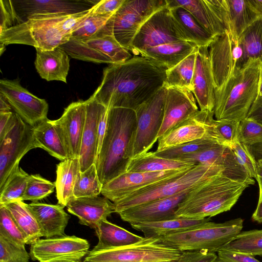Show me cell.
<instances>
[{"label":"cell","instance_id":"cell-51","mask_svg":"<svg viewBox=\"0 0 262 262\" xmlns=\"http://www.w3.org/2000/svg\"><path fill=\"white\" fill-rule=\"evenodd\" d=\"M238 162L244 168L249 177L256 179V160L248 146L239 142L231 148Z\"/></svg>","mask_w":262,"mask_h":262},{"label":"cell","instance_id":"cell-60","mask_svg":"<svg viewBox=\"0 0 262 262\" xmlns=\"http://www.w3.org/2000/svg\"><path fill=\"white\" fill-rule=\"evenodd\" d=\"M248 147L256 160H262V143Z\"/></svg>","mask_w":262,"mask_h":262},{"label":"cell","instance_id":"cell-46","mask_svg":"<svg viewBox=\"0 0 262 262\" xmlns=\"http://www.w3.org/2000/svg\"><path fill=\"white\" fill-rule=\"evenodd\" d=\"M217 144L210 139H201L187 142L161 151H154L157 156L177 160L181 157L192 154Z\"/></svg>","mask_w":262,"mask_h":262},{"label":"cell","instance_id":"cell-28","mask_svg":"<svg viewBox=\"0 0 262 262\" xmlns=\"http://www.w3.org/2000/svg\"><path fill=\"white\" fill-rule=\"evenodd\" d=\"M34 64L40 77L48 81L56 80L67 83L70 69V58L59 47L50 50L36 49Z\"/></svg>","mask_w":262,"mask_h":262},{"label":"cell","instance_id":"cell-13","mask_svg":"<svg viewBox=\"0 0 262 262\" xmlns=\"http://www.w3.org/2000/svg\"><path fill=\"white\" fill-rule=\"evenodd\" d=\"M178 41L186 40L177 27L170 8L166 6L155 13L143 24L134 37L130 51L138 55L150 48Z\"/></svg>","mask_w":262,"mask_h":262},{"label":"cell","instance_id":"cell-2","mask_svg":"<svg viewBox=\"0 0 262 262\" xmlns=\"http://www.w3.org/2000/svg\"><path fill=\"white\" fill-rule=\"evenodd\" d=\"M136 127L134 110L109 108L105 135L95 163L102 185L126 172Z\"/></svg>","mask_w":262,"mask_h":262},{"label":"cell","instance_id":"cell-53","mask_svg":"<svg viewBox=\"0 0 262 262\" xmlns=\"http://www.w3.org/2000/svg\"><path fill=\"white\" fill-rule=\"evenodd\" d=\"M215 262H261L254 256L233 251L219 250Z\"/></svg>","mask_w":262,"mask_h":262},{"label":"cell","instance_id":"cell-50","mask_svg":"<svg viewBox=\"0 0 262 262\" xmlns=\"http://www.w3.org/2000/svg\"><path fill=\"white\" fill-rule=\"evenodd\" d=\"M25 247L17 245L0 235V262H29Z\"/></svg>","mask_w":262,"mask_h":262},{"label":"cell","instance_id":"cell-64","mask_svg":"<svg viewBox=\"0 0 262 262\" xmlns=\"http://www.w3.org/2000/svg\"><path fill=\"white\" fill-rule=\"evenodd\" d=\"M258 93V96H262V63L260 69Z\"/></svg>","mask_w":262,"mask_h":262},{"label":"cell","instance_id":"cell-57","mask_svg":"<svg viewBox=\"0 0 262 262\" xmlns=\"http://www.w3.org/2000/svg\"><path fill=\"white\" fill-rule=\"evenodd\" d=\"M15 113H0V141H2L15 123Z\"/></svg>","mask_w":262,"mask_h":262},{"label":"cell","instance_id":"cell-16","mask_svg":"<svg viewBox=\"0 0 262 262\" xmlns=\"http://www.w3.org/2000/svg\"><path fill=\"white\" fill-rule=\"evenodd\" d=\"M0 95L16 114L32 127L47 119L49 105L21 86L18 79L0 80Z\"/></svg>","mask_w":262,"mask_h":262},{"label":"cell","instance_id":"cell-8","mask_svg":"<svg viewBox=\"0 0 262 262\" xmlns=\"http://www.w3.org/2000/svg\"><path fill=\"white\" fill-rule=\"evenodd\" d=\"M113 16L105 27L95 35L82 39L71 37L67 42L59 47L71 57L83 61L110 64L126 61L132 55L114 36Z\"/></svg>","mask_w":262,"mask_h":262},{"label":"cell","instance_id":"cell-26","mask_svg":"<svg viewBox=\"0 0 262 262\" xmlns=\"http://www.w3.org/2000/svg\"><path fill=\"white\" fill-rule=\"evenodd\" d=\"M40 229L42 237L52 238L65 235L70 215L60 204L32 202L27 204Z\"/></svg>","mask_w":262,"mask_h":262},{"label":"cell","instance_id":"cell-31","mask_svg":"<svg viewBox=\"0 0 262 262\" xmlns=\"http://www.w3.org/2000/svg\"><path fill=\"white\" fill-rule=\"evenodd\" d=\"M172 17L187 41L198 47H209L215 37L207 32L186 9L181 7H168Z\"/></svg>","mask_w":262,"mask_h":262},{"label":"cell","instance_id":"cell-27","mask_svg":"<svg viewBox=\"0 0 262 262\" xmlns=\"http://www.w3.org/2000/svg\"><path fill=\"white\" fill-rule=\"evenodd\" d=\"M85 102L86 120L78 158L81 172L95 163L98 153V123L101 105L91 97Z\"/></svg>","mask_w":262,"mask_h":262},{"label":"cell","instance_id":"cell-38","mask_svg":"<svg viewBox=\"0 0 262 262\" xmlns=\"http://www.w3.org/2000/svg\"><path fill=\"white\" fill-rule=\"evenodd\" d=\"M34 136L40 148L62 161L69 158L66 149L52 120L48 118L33 127Z\"/></svg>","mask_w":262,"mask_h":262},{"label":"cell","instance_id":"cell-63","mask_svg":"<svg viewBox=\"0 0 262 262\" xmlns=\"http://www.w3.org/2000/svg\"><path fill=\"white\" fill-rule=\"evenodd\" d=\"M256 180H259L262 182V160H256Z\"/></svg>","mask_w":262,"mask_h":262},{"label":"cell","instance_id":"cell-9","mask_svg":"<svg viewBox=\"0 0 262 262\" xmlns=\"http://www.w3.org/2000/svg\"><path fill=\"white\" fill-rule=\"evenodd\" d=\"M181 252L159 238H144L122 247L90 250L82 262H174Z\"/></svg>","mask_w":262,"mask_h":262},{"label":"cell","instance_id":"cell-59","mask_svg":"<svg viewBox=\"0 0 262 262\" xmlns=\"http://www.w3.org/2000/svg\"><path fill=\"white\" fill-rule=\"evenodd\" d=\"M259 185V198L256 208L252 214L251 219L253 221L258 223H262V182L257 180Z\"/></svg>","mask_w":262,"mask_h":262},{"label":"cell","instance_id":"cell-29","mask_svg":"<svg viewBox=\"0 0 262 262\" xmlns=\"http://www.w3.org/2000/svg\"><path fill=\"white\" fill-rule=\"evenodd\" d=\"M198 48L192 42L178 41L150 48L140 52L138 55L168 70L177 66Z\"/></svg>","mask_w":262,"mask_h":262},{"label":"cell","instance_id":"cell-21","mask_svg":"<svg viewBox=\"0 0 262 262\" xmlns=\"http://www.w3.org/2000/svg\"><path fill=\"white\" fill-rule=\"evenodd\" d=\"M209 54L215 90L220 89L228 80L235 68L242 53L227 31L215 37L209 47Z\"/></svg>","mask_w":262,"mask_h":262},{"label":"cell","instance_id":"cell-4","mask_svg":"<svg viewBox=\"0 0 262 262\" xmlns=\"http://www.w3.org/2000/svg\"><path fill=\"white\" fill-rule=\"evenodd\" d=\"M223 173L193 187L179 205L176 215L202 220L230 210L251 184L230 179Z\"/></svg>","mask_w":262,"mask_h":262},{"label":"cell","instance_id":"cell-10","mask_svg":"<svg viewBox=\"0 0 262 262\" xmlns=\"http://www.w3.org/2000/svg\"><path fill=\"white\" fill-rule=\"evenodd\" d=\"M166 93V88L164 86L135 111L137 127L130 150V159L148 152L158 140Z\"/></svg>","mask_w":262,"mask_h":262},{"label":"cell","instance_id":"cell-32","mask_svg":"<svg viewBox=\"0 0 262 262\" xmlns=\"http://www.w3.org/2000/svg\"><path fill=\"white\" fill-rule=\"evenodd\" d=\"M94 230L98 238L97 244L93 248L95 250L130 245L144 238L107 220L101 221Z\"/></svg>","mask_w":262,"mask_h":262},{"label":"cell","instance_id":"cell-44","mask_svg":"<svg viewBox=\"0 0 262 262\" xmlns=\"http://www.w3.org/2000/svg\"><path fill=\"white\" fill-rule=\"evenodd\" d=\"M114 14L107 15L93 14L91 13V9L90 14L75 27L72 33L71 37L82 39L95 35L105 27Z\"/></svg>","mask_w":262,"mask_h":262},{"label":"cell","instance_id":"cell-14","mask_svg":"<svg viewBox=\"0 0 262 262\" xmlns=\"http://www.w3.org/2000/svg\"><path fill=\"white\" fill-rule=\"evenodd\" d=\"M31 259L39 262H82L90 244L75 235L40 238L30 245Z\"/></svg>","mask_w":262,"mask_h":262},{"label":"cell","instance_id":"cell-18","mask_svg":"<svg viewBox=\"0 0 262 262\" xmlns=\"http://www.w3.org/2000/svg\"><path fill=\"white\" fill-rule=\"evenodd\" d=\"M15 25L34 14H73L89 10L99 1L27 0L10 1Z\"/></svg>","mask_w":262,"mask_h":262},{"label":"cell","instance_id":"cell-24","mask_svg":"<svg viewBox=\"0 0 262 262\" xmlns=\"http://www.w3.org/2000/svg\"><path fill=\"white\" fill-rule=\"evenodd\" d=\"M208 47H198L192 79V91L201 111H213L215 88Z\"/></svg>","mask_w":262,"mask_h":262},{"label":"cell","instance_id":"cell-55","mask_svg":"<svg viewBox=\"0 0 262 262\" xmlns=\"http://www.w3.org/2000/svg\"><path fill=\"white\" fill-rule=\"evenodd\" d=\"M125 0H100L91 8V13L96 15L114 14Z\"/></svg>","mask_w":262,"mask_h":262},{"label":"cell","instance_id":"cell-37","mask_svg":"<svg viewBox=\"0 0 262 262\" xmlns=\"http://www.w3.org/2000/svg\"><path fill=\"white\" fill-rule=\"evenodd\" d=\"M1 205L6 208L22 232L26 245H31L42 237L36 219L23 201L18 200Z\"/></svg>","mask_w":262,"mask_h":262},{"label":"cell","instance_id":"cell-1","mask_svg":"<svg viewBox=\"0 0 262 262\" xmlns=\"http://www.w3.org/2000/svg\"><path fill=\"white\" fill-rule=\"evenodd\" d=\"M166 70L138 55L110 64L104 69L101 82L91 97L108 108L135 111L164 86Z\"/></svg>","mask_w":262,"mask_h":262},{"label":"cell","instance_id":"cell-54","mask_svg":"<svg viewBox=\"0 0 262 262\" xmlns=\"http://www.w3.org/2000/svg\"><path fill=\"white\" fill-rule=\"evenodd\" d=\"M0 33L15 25V18L10 0H1Z\"/></svg>","mask_w":262,"mask_h":262},{"label":"cell","instance_id":"cell-6","mask_svg":"<svg viewBox=\"0 0 262 262\" xmlns=\"http://www.w3.org/2000/svg\"><path fill=\"white\" fill-rule=\"evenodd\" d=\"M221 167L199 164L168 179L139 189L114 203L115 213L160 199L168 198L191 189L209 178L223 172Z\"/></svg>","mask_w":262,"mask_h":262},{"label":"cell","instance_id":"cell-47","mask_svg":"<svg viewBox=\"0 0 262 262\" xmlns=\"http://www.w3.org/2000/svg\"><path fill=\"white\" fill-rule=\"evenodd\" d=\"M239 122L215 119L214 127L217 144L232 148L239 142Z\"/></svg>","mask_w":262,"mask_h":262},{"label":"cell","instance_id":"cell-34","mask_svg":"<svg viewBox=\"0 0 262 262\" xmlns=\"http://www.w3.org/2000/svg\"><path fill=\"white\" fill-rule=\"evenodd\" d=\"M230 30L233 42L237 44L245 30L260 17L249 0H226Z\"/></svg>","mask_w":262,"mask_h":262},{"label":"cell","instance_id":"cell-12","mask_svg":"<svg viewBox=\"0 0 262 262\" xmlns=\"http://www.w3.org/2000/svg\"><path fill=\"white\" fill-rule=\"evenodd\" d=\"M35 148L40 145L34 136L33 127L16 114L14 124L0 141V189L19 166L22 158Z\"/></svg>","mask_w":262,"mask_h":262},{"label":"cell","instance_id":"cell-48","mask_svg":"<svg viewBox=\"0 0 262 262\" xmlns=\"http://www.w3.org/2000/svg\"><path fill=\"white\" fill-rule=\"evenodd\" d=\"M0 235L12 243L25 247L24 235L6 208L0 205Z\"/></svg>","mask_w":262,"mask_h":262},{"label":"cell","instance_id":"cell-17","mask_svg":"<svg viewBox=\"0 0 262 262\" xmlns=\"http://www.w3.org/2000/svg\"><path fill=\"white\" fill-rule=\"evenodd\" d=\"M167 6L184 8L214 37L229 32L226 0H167Z\"/></svg>","mask_w":262,"mask_h":262},{"label":"cell","instance_id":"cell-7","mask_svg":"<svg viewBox=\"0 0 262 262\" xmlns=\"http://www.w3.org/2000/svg\"><path fill=\"white\" fill-rule=\"evenodd\" d=\"M243 220L232 219L217 223L210 221L199 226L159 238L163 244L181 252L206 250L216 253L242 231Z\"/></svg>","mask_w":262,"mask_h":262},{"label":"cell","instance_id":"cell-22","mask_svg":"<svg viewBox=\"0 0 262 262\" xmlns=\"http://www.w3.org/2000/svg\"><path fill=\"white\" fill-rule=\"evenodd\" d=\"M192 188L171 196L128 208L118 214L123 221L130 224L156 222L176 217V212L179 205Z\"/></svg>","mask_w":262,"mask_h":262},{"label":"cell","instance_id":"cell-30","mask_svg":"<svg viewBox=\"0 0 262 262\" xmlns=\"http://www.w3.org/2000/svg\"><path fill=\"white\" fill-rule=\"evenodd\" d=\"M210 221V218L195 220L176 216L156 222L130 224L134 229L142 232L147 238H159L183 231Z\"/></svg>","mask_w":262,"mask_h":262},{"label":"cell","instance_id":"cell-3","mask_svg":"<svg viewBox=\"0 0 262 262\" xmlns=\"http://www.w3.org/2000/svg\"><path fill=\"white\" fill-rule=\"evenodd\" d=\"M90 9L69 15L34 14L24 22L0 33L1 45L21 44L50 50L67 42Z\"/></svg>","mask_w":262,"mask_h":262},{"label":"cell","instance_id":"cell-23","mask_svg":"<svg viewBox=\"0 0 262 262\" xmlns=\"http://www.w3.org/2000/svg\"><path fill=\"white\" fill-rule=\"evenodd\" d=\"M198 110L191 91L176 87L166 88L163 120L158 139Z\"/></svg>","mask_w":262,"mask_h":262},{"label":"cell","instance_id":"cell-33","mask_svg":"<svg viewBox=\"0 0 262 262\" xmlns=\"http://www.w3.org/2000/svg\"><path fill=\"white\" fill-rule=\"evenodd\" d=\"M79 171L78 158L67 159L56 166V196L58 204L63 207L74 198V186Z\"/></svg>","mask_w":262,"mask_h":262},{"label":"cell","instance_id":"cell-56","mask_svg":"<svg viewBox=\"0 0 262 262\" xmlns=\"http://www.w3.org/2000/svg\"><path fill=\"white\" fill-rule=\"evenodd\" d=\"M108 110L109 108L101 104L98 123L97 155L100 150L106 131Z\"/></svg>","mask_w":262,"mask_h":262},{"label":"cell","instance_id":"cell-5","mask_svg":"<svg viewBox=\"0 0 262 262\" xmlns=\"http://www.w3.org/2000/svg\"><path fill=\"white\" fill-rule=\"evenodd\" d=\"M261 62L252 60L241 69L235 68L227 82L215 92L213 109L216 120L241 122L246 118L259 95Z\"/></svg>","mask_w":262,"mask_h":262},{"label":"cell","instance_id":"cell-20","mask_svg":"<svg viewBox=\"0 0 262 262\" xmlns=\"http://www.w3.org/2000/svg\"><path fill=\"white\" fill-rule=\"evenodd\" d=\"M190 168L157 172H126L103 185L101 194L115 203L139 189L179 174Z\"/></svg>","mask_w":262,"mask_h":262},{"label":"cell","instance_id":"cell-45","mask_svg":"<svg viewBox=\"0 0 262 262\" xmlns=\"http://www.w3.org/2000/svg\"><path fill=\"white\" fill-rule=\"evenodd\" d=\"M55 183L43 178L38 174L29 175L22 201L37 202L52 193Z\"/></svg>","mask_w":262,"mask_h":262},{"label":"cell","instance_id":"cell-15","mask_svg":"<svg viewBox=\"0 0 262 262\" xmlns=\"http://www.w3.org/2000/svg\"><path fill=\"white\" fill-rule=\"evenodd\" d=\"M213 115V111L198 110L158 140L156 151L201 139H210L217 144Z\"/></svg>","mask_w":262,"mask_h":262},{"label":"cell","instance_id":"cell-35","mask_svg":"<svg viewBox=\"0 0 262 262\" xmlns=\"http://www.w3.org/2000/svg\"><path fill=\"white\" fill-rule=\"evenodd\" d=\"M237 44L242 55L236 63V68L241 69L255 60H259L262 63V17L245 30Z\"/></svg>","mask_w":262,"mask_h":262},{"label":"cell","instance_id":"cell-61","mask_svg":"<svg viewBox=\"0 0 262 262\" xmlns=\"http://www.w3.org/2000/svg\"><path fill=\"white\" fill-rule=\"evenodd\" d=\"M12 108L6 99L0 95V113L11 112Z\"/></svg>","mask_w":262,"mask_h":262},{"label":"cell","instance_id":"cell-11","mask_svg":"<svg viewBox=\"0 0 262 262\" xmlns=\"http://www.w3.org/2000/svg\"><path fill=\"white\" fill-rule=\"evenodd\" d=\"M166 6L167 0H125L113 16L115 38L130 51L132 42L143 24Z\"/></svg>","mask_w":262,"mask_h":262},{"label":"cell","instance_id":"cell-62","mask_svg":"<svg viewBox=\"0 0 262 262\" xmlns=\"http://www.w3.org/2000/svg\"><path fill=\"white\" fill-rule=\"evenodd\" d=\"M255 11L262 17V0H249Z\"/></svg>","mask_w":262,"mask_h":262},{"label":"cell","instance_id":"cell-58","mask_svg":"<svg viewBox=\"0 0 262 262\" xmlns=\"http://www.w3.org/2000/svg\"><path fill=\"white\" fill-rule=\"evenodd\" d=\"M246 117L253 119L262 125V96H258L257 97Z\"/></svg>","mask_w":262,"mask_h":262},{"label":"cell","instance_id":"cell-42","mask_svg":"<svg viewBox=\"0 0 262 262\" xmlns=\"http://www.w3.org/2000/svg\"><path fill=\"white\" fill-rule=\"evenodd\" d=\"M29 176L19 166L16 168L0 189V205L22 201Z\"/></svg>","mask_w":262,"mask_h":262},{"label":"cell","instance_id":"cell-25","mask_svg":"<svg viewBox=\"0 0 262 262\" xmlns=\"http://www.w3.org/2000/svg\"><path fill=\"white\" fill-rule=\"evenodd\" d=\"M66 207L69 213L78 218L79 224L94 229L101 221L115 213L114 203L98 196L73 198Z\"/></svg>","mask_w":262,"mask_h":262},{"label":"cell","instance_id":"cell-52","mask_svg":"<svg viewBox=\"0 0 262 262\" xmlns=\"http://www.w3.org/2000/svg\"><path fill=\"white\" fill-rule=\"evenodd\" d=\"M216 253L206 250H187L181 254L174 262H215Z\"/></svg>","mask_w":262,"mask_h":262},{"label":"cell","instance_id":"cell-43","mask_svg":"<svg viewBox=\"0 0 262 262\" xmlns=\"http://www.w3.org/2000/svg\"><path fill=\"white\" fill-rule=\"evenodd\" d=\"M95 164L85 171H79L74 188V198L98 196L102 188Z\"/></svg>","mask_w":262,"mask_h":262},{"label":"cell","instance_id":"cell-39","mask_svg":"<svg viewBox=\"0 0 262 262\" xmlns=\"http://www.w3.org/2000/svg\"><path fill=\"white\" fill-rule=\"evenodd\" d=\"M198 48L173 68L166 70L164 86L187 89L192 92V79Z\"/></svg>","mask_w":262,"mask_h":262},{"label":"cell","instance_id":"cell-19","mask_svg":"<svg viewBox=\"0 0 262 262\" xmlns=\"http://www.w3.org/2000/svg\"><path fill=\"white\" fill-rule=\"evenodd\" d=\"M86 116V102L79 100L69 104L59 119L52 120L69 158H79Z\"/></svg>","mask_w":262,"mask_h":262},{"label":"cell","instance_id":"cell-40","mask_svg":"<svg viewBox=\"0 0 262 262\" xmlns=\"http://www.w3.org/2000/svg\"><path fill=\"white\" fill-rule=\"evenodd\" d=\"M220 249L262 256V229L241 231Z\"/></svg>","mask_w":262,"mask_h":262},{"label":"cell","instance_id":"cell-49","mask_svg":"<svg viewBox=\"0 0 262 262\" xmlns=\"http://www.w3.org/2000/svg\"><path fill=\"white\" fill-rule=\"evenodd\" d=\"M238 140L248 146L261 143L262 125L246 117L239 122Z\"/></svg>","mask_w":262,"mask_h":262},{"label":"cell","instance_id":"cell-41","mask_svg":"<svg viewBox=\"0 0 262 262\" xmlns=\"http://www.w3.org/2000/svg\"><path fill=\"white\" fill-rule=\"evenodd\" d=\"M231 154V148L216 144L197 152L183 156L177 160L195 165H214L224 169L229 162Z\"/></svg>","mask_w":262,"mask_h":262},{"label":"cell","instance_id":"cell-36","mask_svg":"<svg viewBox=\"0 0 262 262\" xmlns=\"http://www.w3.org/2000/svg\"><path fill=\"white\" fill-rule=\"evenodd\" d=\"M195 164L183 161L157 156L154 151H148L132 159L126 172H157L181 170L191 168Z\"/></svg>","mask_w":262,"mask_h":262}]
</instances>
